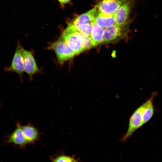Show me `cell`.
I'll return each instance as SVG.
<instances>
[{
    "label": "cell",
    "instance_id": "4",
    "mask_svg": "<svg viewBox=\"0 0 162 162\" xmlns=\"http://www.w3.org/2000/svg\"><path fill=\"white\" fill-rule=\"evenodd\" d=\"M98 11L97 5L92 9L77 16L71 23H69L64 30L69 32L74 30L77 27L81 25L91 23Z\"/></svg>",
    "mask_w": 162,
    "mask_h": 162
},
{
    "label": "cell",
    "instance_id": "5",
    "mask_svg": "<svg viewBox=\"0 0 162 162\" xmlns=\"http://www.w3.org/2000/svg\"><path fill=\"white\" fill-rule=\"evenodd\" d=\"M127 0H103L97 4L99 12L109 15H114Z\"/></svg>",
    "mask_w": 162,
    "mask_h": 162
},
{
    "label": "cell",
    "instance_id": "12",
    "mask_svg": "<svg viewBox=\"0 0 162 162\" xmlns=\"http://www.w3.org/2000/svg\"><path fill=\"white\" fill-rule=\"evenodd\" d=\"M22 130L27 143L33 142L37 138L38 131L31 125H28L23 126Z\"/></svg>",
    "mask_w": 162,
    "mask_h": 162
},
{
    "label": "cell",
    "instance_id": "1",
    "mask_svg": "<svg viewBox=\"0 0 162 162\" xmlns=\"http://www.w3.org/2000/svg\"><path fill=\"white\" fill-rule=\"evenodd\" d=\"M129 22L124 24H113L104 29L103 43H113L123 39L128 35Z\"/></svg>",
    "mask_w": 162,
    "mask_h": 162
},
{
    "label": "cell",
    "instance_id": "2",
    "mask_svg": "<svg viewBox=\"0 0 162 162\" xmlns=\"http://www.w3.org/2000/svg\"><path fill=\"white\" fill-rule=\"evenodd\" d=\"M50 48L54 51L58 61L61 64L72 58L76 55L61 37L51 44Z\"/></svg>",
    "mask_w": 162,
    "mask_h": 162
},
{
    "label": "cell",
    "instance_id": "6",
    "mask_svg": "<svg viewBox=\"0 0 162 162\" xmlns=\"http://www.w3.org/2000/svg\"><path fill=\"white\" fill-rule=\"evenodd\" d=\"M134 3V0H127L122 4L114 14L116 23L122 25L128 22V19Z\"/></svg>",
    "mask_w": 162,
    "mask_h": 162
},
{
    "label": "cell",
    "instance_id": "14",
    "mask_svg": "<svg viewBox=\"0 0 162 162\" xmlns=\"http://www.w3.org/2000/svg\"><path fill=\"white\" fill-rule=\"evenodd\" d=\"M92 28V23H88L80 25L74 30H76L87 36H89Z\"/></svg>",
    "mask_w": 162,
    "mask_h": 162
},
{
    "label": "cell",
    "instance_id": "9",
    "mask_svg": "<svg viewBox=\"0 0 162 162\" xmlns=\"http://www.w3.org/2000/svg\"><path fill=\"white\" fill-rule=\"evenodd\" d=\"M16 126V128L10 136L8 142L21 147H23L27 142L23 132V126L19 124H17Z\"/></svg>",
    "mask_w": 162,
    "mask_h": 162
},
{
    "label": "cell",
    "instance_id": "13",
    "mask_svg": "<svg viewBox=\"0 0 162 162\" xmlns=\"http://www.w3.org/2000/svg\"><path fill=\"white\" fill-rule=\"evenodd\" d=\"M74 33L79 39L85 50L89 49L93 47L89 36H87L76 30H74L69 32Z\"/></svg>",
    "mask_w": 162,
    "mask_h": 162
},
{
    "label": "cell",
    "instance_id": "10",
    "mask_svg": "<svg viewBox=\"0 0 162 162\" xmlns=\"http://www.w3.org/2000/svg\"><path fill=\"white\" fill-rule=\"evenodd\" d=\"M93 22L103 28H105L116 23L114 15L106 14L99 11L95 16Z\"/></svg>",
    "mask_w": 162,
    "mask_h": 162
},
{
    "label": "cell",
    "instance_id": "8",
    "mask_svg": "<svg viewBox=\"0 0 162 162\" xmlns=\"http://www.w3.org/2000/svg\"><path fill=\"white\" fill-rule=\"evenodd\" d=\"M24 71L30 77L38 71L39 69L31 52L23 50Z\"/></svg>",
    "mask_w": 162,
    "mask_h": 162
},
{
    "label": "cell",
    "instance_id": "7",
    "mask_svg": "<svg viewBox=\"0 0 162 162\" xmlns=\"http://www.w3.org/2000/svg\"><path fill=\"white\" fill-rule=\"evenodd\" d=\"M61 37L76 55L80 54L85 50L80 40L74 33L63 32Z\"/></svg>",
    "mask_w": 162,
    "mask_h": 162
},
{
    "label": "cell",
    "instance_id": "11",
    "mask_svg": "<svg viewBox=\"0 0 162 162\" xmlns=\"http://www.w3.org/2000/svg\"><path fill=\"white\" fill-rule=\"evenodd\" d=\"M91 23L92 28L89 37L93 47L103 43L104 29L93 22Z\"/></svg>",
    "mask_w": 162,
    "mask_h": 162
},
{
    "label": "cell",
    "instance_id": "3",
    "mask_svg": "<svg viewBox=\"0 0 162 162\" xmlns=\"http://www.w3.org/2000/svg\"><path fill=\"white\" fill-rule=\"evenodd\" d=\"M23 50L20 41L18 40L11 65L5 68L6 71L14 72L18 74L21 80L22 75L24 71Z\"/></svg>",
    "mask_w": 162,
    "mask_h": 162
},
{
    "label": "cell",
    "instance_id": "15",
    "mask_svg": "<svg viewBox=\"0 0 162 162\" xmlns=\"http://www.w3.org/2000/svg\"><path fill=\"white\" fill-rule=\"evenodd\" d=\"M54 162H76L77 161L73 158L65 155H62L58 156L55 159L53 160Z\"/></svg>",
    "mask_w": 162,
    "mask_h": 162
},
{
    "label": "cell",
    "instance_id": "16",
    "mask_svg": "<svg viewBox=\"0 0 162 162\" xmlns=\"http://www.w3.org/2000/svg\"><path fill=\"white\" fill-rule=\"evenodd\" d=\"M70 0H58L60 4L63 5L69 2Z\"/></svg>",
    "mask_w": 162,
    "mask_h": 162
}]
</instances>
